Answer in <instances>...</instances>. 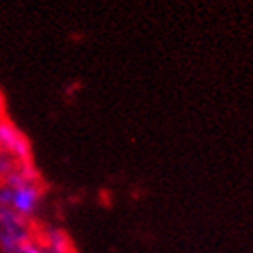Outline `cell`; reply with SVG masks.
I'll use <instances>...</instances> for the list:
<instances>
[{
	"instance_id": "6da1fadb",
	"label": "cell",
	"mask_w": 253,
	"mask_h": 253,
	"mask_svg": "<svg viewBox=\"0 0 253 253\" xmlns=\"http://www.w3.org/2000/svg\"><path fill=\"white\" fill-rule=\"evenodd\" d=\"M37 199H39V194L37 190L32 185H25V183H20L18 186L11 188V195H9V204L16 210V213L21 214H30L32 211L36 210Z\"/></svg>"
},
{
	"instance_id": "7a4b0ae2",
	"label": "cell",
	"mask_w": 253,
	"mask_h": 253,
	"mask_svg": "<svg viewBox=\"0 0 253 253\" xmlns=\"http://www.w3.org/2000/svg\"><path fill=\"white\" fill-rule=\"evenodd\" d=\"M0 142L4 146H9L12 150H20L23 146V141L20 139L18 132L12 128L9 123H0Z\"/></svg>"
},
{
	"instance_id": "3957f363",
	"label": "cell",
	"mask_w": 253,
	"mask_h": 253,
	"mask_svg": "<svg viewBox=\"0 0 253 253\" xmlns=\"http://www.w3.org/2000/svg\"><path fill=\"white\" fill-rule=\"evenodd\" d=\"M12 253H41V250L32 243H18Z\"/></svg>"
}]
</instances>
